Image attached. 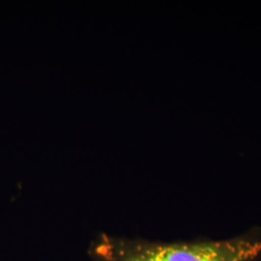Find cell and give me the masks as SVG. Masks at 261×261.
I'll list each match as a JSON object with an SVG mask.
<instances>
[{
  "label": "cell",
  "mask_w": 261,
  "mask_h": 261,
  "mask_svg": "<svg viewBox=\"0 0 261 261\" xmlns=\"http://www.w3.org/2000/svg\"><path fill=\"white\" fill-rule=\"evenodd\" d=\"M261 243L248 238L218 242L153 245L127 254L124 261H253Z\"/></svg>",
  "instance_id": "6da1fadb"
}]
</instances>
